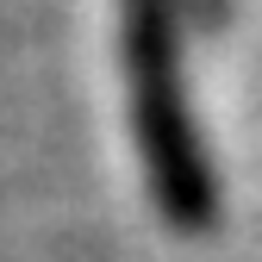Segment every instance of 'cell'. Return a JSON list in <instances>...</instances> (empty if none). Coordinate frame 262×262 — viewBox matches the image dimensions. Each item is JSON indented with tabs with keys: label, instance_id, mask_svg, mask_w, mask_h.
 I'll use <instances>...</instances> for the list:
<instances>
[{
	"label": "cell",
	"instance_id": "cell-1",
	"mask_svg": "<svg viewBox=\"0 0 262 262\" xmlns=\"http://www.w3.org/2000/svg\"><path fill=\"white\" fill-rule=\"evenodd\" d=\"M125 88H131V131L144 144V175L156 212L175 231H212L219 181L193 125V94L181 75L175 13L162 0H125Z\"/></svg>",
	"mask_w": 262,
	"mask_h": 262
}]
</instances>
